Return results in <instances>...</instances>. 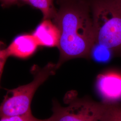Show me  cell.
I'll return each instance as SVG.
<instances>
[{
  "instance_id": "6da1fadb",
  "label": "cell",
  "mask_w": 121,
  "mask_h": 121,
  "mask_svg": "<svg viewBox=\"0 0 121 121\" xmlns=\"http://www.w3.org/2000/svg\"><path fill=\"white\" fill-rule=\"evenodd\" d=\"M60 4L53 19L60 34L57 69L70 59L88 58L95 44L92 16L86 2L83 0H64Z\"/></svg>"
},
{
  "instance_id": "7a4b0ae2",
  "label": "cell",
  "mask_w": 121,
  "mask_h": 121,
  "mask_svg": "<svg viewBox=\"0 0 121 121\" xmlns=\"http://www.w3.org/2000/svg\"><path fill=\"white\" fill-rule=\"evenodd\" d=\"M91 11L95 44L121 56V0H94Z\"/></svg>"
},
{
  "instance_id": "3957f363",
  "label": "cell",
  "mask_w": 121,
  "mask_h": 121,
  "mask_svg": "<svg viewBox=\"0 0 121 121\" xmlns=\"http://www.w3.org/2000/svg\"><path fill=\"white\" fill-rule=\"evenodd\" d=\"M57 69L56 64L49 63L35 70L31 82L8 90L0 104V118L31 114L30 104L35 91Z\"/></svg>"
},
{
  "instance_id": "277c9868",
  "label": "cell",
  "mask_w": 121,
  "mask_h": 121,
  "mask_svg": "<svg viewBox=\"0 0 121 121\" xmlns=\"http://www.w3.org/2000/svg\"><path fill=\"white\" fill-rule=\"evenodd\" d=\"M52 105V121H99V102L90 98H77L66 106L54 100Z\"/></svg>"
},
{
  "instance_id": "5b68a950",
  "label": "cell",
  "mask_w": 121,
  "mask_h": 121,
  "mask_svg": "<svg viewBox=\"0 0 121 121\" xmlns=\"http://www.w3.org/2000/svg\"><path fill=\"white\" fill-rule=\"evenodd\" d=\"M96 86L100 95L105 99L103 102H110V99L121 95V75L108 72L100 74L97 79Z\"/></svg>"
},
{
  "instance_id": "8992f818",
  "label": "cell",
  "mask_w": 121,
  "mask_h": 121,
  "mask_svg": "<svg viewBox=\"0 0 121 121\" xmlns=\"http://www.w3.org/2000/svg\"><path fill=\"white\" fill-rule=\"evenodd\" d=\"M32 34L39 46L53 47L58 45L60 31L56 25L51 19H43Z\"/></svg>"
},
{
  "instance_id": "52a82bcc",
  "label": "cell",
  "mask_w": 121,
  "mask_h": 121,
  "mask_svg": "<svg viewBox=\"0 0 121 121\" xmlns=\"http://www.w3.org/2000/svg\"><path fill=\"white\" fill-rule=\"evenodd\" d=\"M39 46L32 34L19 35L6 48L9 56L26 58L31 56Z\"/></svg>"
},
{
  "instance_id": "ba28073f",
  "label": "cell",
  "mask_w": 121,
  "mask_h": 121,
  "mask_svg": "<svg viewBox=\"0 0 121 121\" xmlns=\"http://www.w3.org/2000/svg\"><path fill=\"white\" fill-rule=\"evenodd\" d=\"M99 121H121V104L99 102Z\"/></svg>"
},
{
  "instance_id": "9c48e42d",
  "label": "cell",
  "mask_w": 121,
  "mask_h": 121,
  "mask_svg": "<svg viewBox=\"0 0 121 121\" xmlns=\"http://www.w3.org/2000/svg\"><path fill=\"white\" fill-rule=\"evenodd\" d=\"M54 0H26V3L41 11L43 19H53L57 10L53 3Z\"/></svg>"
},
{
  "instance_id": "30bf717a",
  "label": "cell",
  "mask_w": 121,
  "mask_h": 121,
  "mask_svg": "<svg viewBox=\"0 0 121 121\" xmlns=\"http://www.w3.org/2000/svg\"><path fill=\"white\" fill-rule=\"evenodd\" d=\"M92 51L94 52L93 54L95 59L100 61L107 60L109 59L110 53H112L107 48L96 44H95L91 52Z\"/></svg>"
},
{
  "instance_id": "8fae6325",
  "label": "cell",
  "mask_w": 121,
  "mask_h": 121,
  "mask_svg": "<svg viewBox=\"0 0 121 121\" xmlns=\"http://www.w3.org/2000/svg\"><path fill=\"white\" fill-rule=\"evenodd\" d=\"M0 121H51L49 117L45 119H39L34 117L32 113L22 115L2 117Z\"/></svg>"
},
{
  "instance_id": "7c38bea8",
  "label": "cell",
  "mask_w": 121,
  "mask_h": 121,
  "mask_svg": "<svg viewBox=\"0 0 121 121\" xmlns=\"http://www.w3.org/2000/svg\"><path fill=\"white\" fill-rule=\"evenodd\" d=\"M9 56L6 48H3L2 45L0 44V81L4 64Z\"/></svg>"
},
{
  "instance_id": "4fadbf2b",
  "label": "cell",
  "mask_w": 121,
  "mask_h": 121,
  "mask_svg": "<svg viewBox=\"0 0 121 121\" xmlns=\"http://www.w3.org/2000/svg\"><path fill=\"white\" fill-rule=\"evenodd\" d=\"M21 1L26 3V0H0V2L3 6H8L16 4L18 2Z\"/></svg>"
},
{
  "instance_id": "5bb4252c",
  "label": "cell",
  "mask_w": 121,
  "mask_h": 121,
  "mask_svg": "<svg viewBox=\"0 0 121 121\" xmlns=\"http://www.w3.org/2000/svg\"><path fill=\"white\" fill-rule=\"evenodd\" d=\"M57 1H58L59 3H60L61 1H63V0H56Z\"/></svg>"
}]
</instances>
